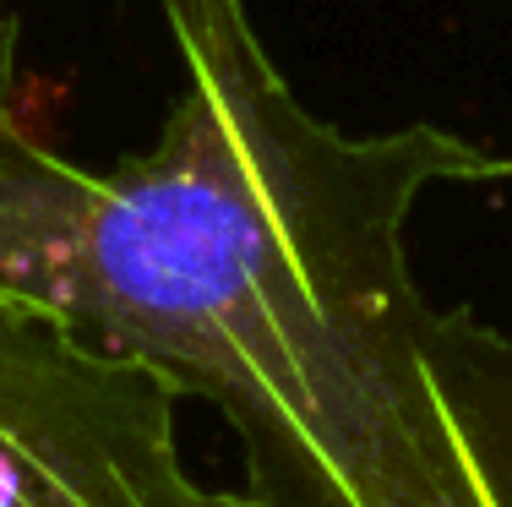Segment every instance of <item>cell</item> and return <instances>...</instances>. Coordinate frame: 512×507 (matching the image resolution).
<instances>
[{
    "label": "cell",
    "mask_w": 512,
    "mask_h": 507,
    "mask_svg": "<svg viewBox=\"0 0 512 507\" xmlns=\"http://www.w3.org/2000/svg\"><path fill=\"white\" fill-rule=\"evenodd\" d=\"M180 44L153 148L82 169L17 115L0 0V295L213 404L262 507H512V328L409 268L414 202L502 164L442 126H327L246 17Z\"/></svg>",
    "instance_id": "cell-1"
},
{
    "label": "cell",
    "mask_w": 512,
    "mask_h": 507,
    "mask_svg": "<svg viewBox=\"0 0 512 507\" xmlns=\"http://www.w3.org/2000/svg\"><path fill=\"white\" fill-rule=\"evenodd\" d=\"M180 404L153 366L0 295V507H262L186 464Z\"/></svg>",
    "instance_id": "cell-2"
}]
</instances>
